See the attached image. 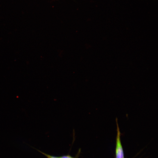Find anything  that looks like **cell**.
I'll return each mask as SVG.
<instances>
[{
    "label": "cell",
    "instance_id": "1",
    "mask_svg": "<svg viewBox=\"0 0 158 158\" xmlns=\"http://www.w3.org/2000/svg\"><path fill=\"white\" fill-rule=\"evenodd\" d=\"M116 121L117 125V135L116 138L115 158H124L123 150L121 141V133L117 118Z\"/></svg>",
    "mask_w": 158,
    "mask_h": 158
},
{
    "label": "cell",
    "instance_id": "2",
    "mask_svg": "<svg viewBox=\"0 0 158 158\" xmlns=\"http://www.w3.org/2000/svg\"><path fill=\"white\" fill-rule=\"evenodd\" d=\"M32 147L33 148H35V149H36L38 151L40 152L42 154H44V155H45L47 158H60L59 157H58L56 156H54L52 155H51L49 154H47L45 153H44L43 152H42L39 150H38L37 149H36Z\"/></svg>",
    "mask_w": 158,
    "mask_h": 158
},
{
    "label": "cell",
    "instance_id": "3",
    "mask_svg": "<svg viewBox=\"0 0 158 158\" xmlns=\"http://www.w3.org/2000/svg\"><path fill=\"white\" fill-rule=\"evenodd\" d=\"M80 149L79 150L78 153L77 155L75 157H73L70 155H66L61 156L59 157L60 158H78L80 152Z\"/></svg>",
    "mask_w": 158,
    "mask_h": 158
}]
</instances>
